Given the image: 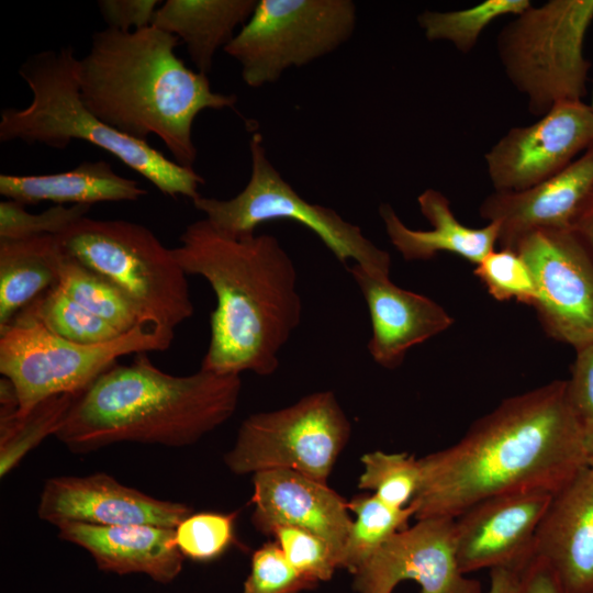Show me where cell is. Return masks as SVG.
I'll return each mask as SVG.
<instances>
[{"instance_id":"1","label":"cell","mask_w":593,"mask_h":593,"mask_svg":"<svg viewBox=\"0 0 593 593\" xmlns=\"http://www.w3.org/2000/svg\"><path fill=\"white\" fill-rule=\"evenodd\" d=\"M421 483L410 504L416 519L455 518L495 495L556 493L588 462L583 424L566 380L503 400L454 445L418 458Z\"/></svg>"},{"instance_id":"2","label":"cell","mask_w":593,"mask_h":593,"mask_svg":"<svg viewBox=\"0 0 593 593\" xmlns=\"http://www.w3.org/2000/svg\"><path fill=\"white\" fill-rule=\"evenodd\" d=\"M180 243L172 248L176 260L187 275L205 279L216 298L201 369L272 374L302 315L289 254L272 235L234 238L205 219L188 224Z\"/></svg>"},{"instance_id":"3","label":"cell","mask_w":593,"mask_h":593,"mask_svg":"<svg viewBox=\"0 0 593 593\" xmlns=\"http://www.w3.org/2000/svg\"><path fill=\"white\" fill-rule=\"evenodd\" d=\"M179 43L153 25L94 32L88 53L79 58L80 94L107 125L139 141L153 134L176 163L193 168L197 115L206 109H233L237 97L213 91L208 75L177 56Z\"/></svg>"},{"instance_id":"4","label":"cell","mask_w":593,"mask_h":593,"mask_svg":"<svg viewBox=\"0 0 593 593\" xmlns=\"http://www.w3.org/2000/svg\"><path fill=\"white\" fill-rule=\"evenodd\" d=\"M240 390L239 374L175 376L136 354L77 394L55 437L75 454L126 441L190 446L235 413Z\"/></svg>"},{"instance_id":"5","label":"cell","mask_w":593,"mask_h":593,"mask_svg":"<svg viewBox=\"0 0 593 593\" xmlns=\"http://www.w3.org/2000/svg\"><path fill=\"white\" fill-rule=\"evenodd\" d=\"M32 100L25 108L0 113V141H22L64 149L80 139L133 169L161 193L194 200L205 183L193 168L166 157L148 142L132 138L103 123L81 99L79 58L71 46L34 54L20 66Z\"/></svg>"},{"instance_id":"6","label":"cell","mask_w":593,"mask_h":593,"mask_svg":"<svg viewBox=\"0 0 593 593\" xmlns=\"http://www.w3.org/2000/svg\"><path fill=\"white\" fill-rule=\"evenodd\" d=\"M63 251L121 289L146 325L175 337L193 315L187 273L146 226L83 216L56 236Z\"/></svg>"},{"instance_id":"7","label":"cell","mask_w":593,"mask_h":593,"mask_svg":"<svg viewBox=\"0 0 593 593\" xmlns=\"http://www.w3.org/2000/svg\"><path fill=\"white\" fill-rule=\"evenodd\" d=\"M593 0H550L530 5L497 36L499 58L534 115L582 101L590 64L583 54Z\"/></svg>"},{"instance_id":"8","label":"cell","mask_w":593,"mask_h":593,"mask_svg":"<svg viewBox=\"0 0 593 593\" xmlns=\"http://www.w3.org/2000/svg\"><path fill=\"white\" fill-rule=\"evenodd\" d=\"M174 340L147 326H138L113 340L80 344L15 317L0 328V373L19 396L15 418L25 417L44 400L86 390L116 360L131 354L164 351Z\"/></svg>"},{"instance_id":"9","label":"cell","mask_w":593,"mask_h":593,"mask_svg":"<svg viewBox=\"0 0 593 593\" xmlns=\"http://www.w3.org/2000/svg\"><path fill=\"white\" fill-rule=\"evenodd\" d=\"M249 152L250 177L237 195L227 200L199 195L192 200L214 228L240 238L254 235L266 222L291 220L312 231L342 264L354 260L373 276L390 277L389 253L335 210L302 198L267 157L261 134H251Z\"/></svg>"},{"instance_id":"10","label":"cell","mask_w":593,"mask_h":593,"mask_svg":"<svg viewBox=\"0 0 593 593\" xmlns=\"http://www.w3.org/2000/svg\"><path fill=\"white\" fill-rule=\"evenodd\" d=\"M356 22L350 0H259L223 51L240 65L244 82L259 88L340 47Z\"/></svg>"},{"instance_id":"11","label":"cell","mask_w":593,"mask_h":593,"mask_svg":"<svg viewBox=\"0 0 593 593\" xmlns=\"http://www.w3.org/2000/svg\"><path fill=\"white\" fill-rule=\"evenodd\" d=\"M350 422L332 391L246 417L224 463L234 474L289 469L326 483L347 445Z\"/></svg>"},{"instance_id":"12","label":"cell","mask_w":593,"mask_h":593,"mask_svg":"<svg viewBox=\"0 0 593 593\" xmlns=\"http://www.w3.org/2000/svg\"><path fill=\"white\" fill-rule=\"evenodd\" d=\"M537 290L545 333L575 350L593 342V258L572 231L539 230L515 245Z\"/></svg>"},{"instance_id":"13","label":"cell","mask_w":593,"mask_h":593,"mask_svg":"<svg viewBox=\"0 0 593 593\" xmlns=\"http://www.w3.org/2000/svg\"><path fill=\"white\" fill-rule=\"evenodd\" d=\"M593 144V111L583 101L555 105L538 121L507 131L485 154L496 192H518L561 171Z\"/></svg>"},{"instance_id":"14","label":"cell","mask_w":593,"mask_h":593,"mask_svg":"<svg viewBox=\"0 0 593 593\" xmlns=\"http://www.w3.org/2000/svg\"><path fill=\"white\" fill-rule=\"evenodd\" d=\"M405 580L417 582L419 593H481L459 568L454 518H422L395 533L354 573V589L392 593Z\"/></svg>"},{"instance_id":"15","label":"cell","mask_w":593,"mask_h":593,"mask_svg":"<svg viewBox=\"0 0 593 593\" xmlns=\"http://www.w3.org/2000/svg\"><path fill=\"white\" fill-rule=\"evenodd\" d=\"M190 514L192 508L187 504L153 497L104 472L51 478L37 505L38 518L56 527L85 523L176 528Z\"/></svg>"},{"instance_id":"16","label":"cell","mask_w":593,"mask_h":593,"mask_svg":"<svg viewBox=\"0 0 593 593\" xmlns=\"http://www.w3.org/2000/svg\"><path fill=\"white\" fill-rule=\"evenodd\" d=\"M552 496L545 490L495 495L455 517L460 570L466 574L530 559L537 528Z\"/></svg>"},{"instance_id":"17","label":"cell","mask_w":593,"mask_h":593,"mask_svg":"<svg viewBox=\"0 0 593 593\" xmlns=\"http://www.w3.org/2000/svg\"><path fill=\"white\" fill-rule=\"evenodd\" d=\"M592 197L593 144L561 171L532 188L494 191L480 205V215L497 224L501 248L513 249L535 231H572Z\"/></svg>"},{"instance_id":"18","label":"cell","mask_w":593,"mask_h":593,"mask_svg":"<svg viewBox=\"0 0 593 593\" xmlns=\"http://www.w3.org/2000/svg\"><path fill=\"white\" fill-rule=\"evenodd\" d=\"M253 486L251 522L258 530L269 535L277 526H293L310 532L328 544L337 563L353 525L348 501L327 483L289 469L256 472Z\"/></svg>"},{"instance_id":"19","label":"cell","mask_w":593,"mask_h":593,"mask_svg":"<svg viewBox=\"0 0 593 593\" xmlns=\"http://www.w3.org/2000/svg\"><path fill=\"white\" fill-rule=\"evenodd\" d=\"M348 271L369 310L368 350L379 366L400 367L412 347L452 325L454 318L428 296L400 288L390 277L373 276L356 264Z\"/></svg>"},{"instance_id":"20","label":"cell","mask_w":593,"mask_h":593,"mask_svg":"<svg viewBox=\"0 0 593 593\" xmlns=\"http://www.w3.org/2000/svg\"><path fill=\"white\" fill-rule=\"evenodd\" d=\"M534 550L568 593H593V465L553 494L537 528Z\"/></svg>"},{"instance_id":"21","label":"cell","mask_w":593,"mask_h":593,"mask_svg":"<svg viewBox=\"0 0 593 593\" xmlns=\"http://www.w3.org/2000/svg\"><path fill=\"white\" fill-rule=\"evenodd\" d=\"M57 528L60 539L88 551L102 571L142 573L159 583H169L182 570L184 557L176 545L175 528L85 523H66Z\"/></svg>"},{"instance_id":"22","label":"cell","mask_w":593,"mask_h":593,"mask_svg":"<svg viewBox=\"0 0 593 593\" xmlns=\"http://www.w3.org/2000/svg\"><path fill=\"white\" fill-rule=\"evenodd\" d=\"M417 203L432 225L430 230L410 228L388 203L379 208L387 235L404 260L425 261L439 253H449L475 266L494 250L499 239L496 223L489 222L483 227L462 224L454 214L447 197L432 188L417 197Z\"/></svg>"},{"instance_id":"23","label":"cell","mask_w":593,"mask_h":593,"mask_svg":"<svg viewBox=\"0 0 593 593\" xmlns=\"http://www.w3.org/2000/svg\"><path fill=\"white\" fill-rule=\"evenodd\" d=\"M0 194L24 205L48 201L91 206L99 202L136 201L147 191L138 181L118 175L108 161L88 160L56 174H1Z\"/></svg>"},{"instance_id":"24","label":"cell","mask_w":593,"mask_h":593,"mask_svg":"<svg viewBox=\"0 0 593 593\" xmlns=\"http://www.w3.org/2000/svg\"><path fill=\"white\" fill-rule=\"evenodd\" d=\"M257 0H167L152 25L177 36L199 72L208 75L219 48L251 16Z\"/></svg>"},{"instance_id":"25","label":"cell","mask_w":593,"mask_h":593,"mask_svg":"<svg viewBox=\"0 0 593 593\" xmlns=\"http://www.w3.org/2000/svg\"><path fill=\"white\" fill-rule=\"evenodd\" d=\"M63 254L56 236L0 239V328L57 283Z\"/></svg>"},{"instance_id":"26","label":"cell","mask_w":593,"mask_h":593,"mask_svg":"<svg viewBox=\"0 0 593 593\" xmlns=\"http://www.w3.org/2000/svg\"><path fill=\"white\" fill-rule=\"evenodd\" d=\"M56 284L75 302L121 334L147 326L138 307L121 289L65 253Z\"/></svg>"},{"instance_id":"27","label":"cell","mask_w":593,"mask_h":593,"mask_svg":"<svg viewBox=\"0 0 593 593\" xmlns=\"http://www.w3.org/2000/svg\"><path fill=\"white\" fill-rule=\"evenodd\" d=\"M356 518L339 553L337 567L355 573L395 533L414 517L412 506L394 507L373 494H359L348 501Z\"/></svg>"},{"instance_id":"28","label":"cell","mask_w":593,"mask_h":593,"mask_svg":"<svg viewBox=\"0 0 593 593\" xmlns=\"http://www.w3.org/2000/svg\"><path fill=\"white\" fill-rule=\"evenodd\" d=\"M530 5L529 0H485L461 10L423 11L417 23L428 41L449 42L461 53H468L494 20L508 14L516 16Z\"/></svg>"},{"instance_id":"29","label":"cell","mask_w":593,"mask_h":593,"mask_svg":"<svg viewBox=\"0 0 593 593\" xmlns=\"http://www.w3.org/2000/svg\"><path fill=\"white\" fill-rule=\"evenodd\" d=\"M15 317L35 321L55 335L80 344L105 343L122 335L75 302L57 284Z\"/></svg>"},{"instance_id":"30","label":"cell","mask_w":593,"mask_h":593,"mask_svg":"<svg viewBox=\"0 0 593 593\" xmlns=\"http://www.w3.org/2000/svg\"><path fill=\"white\" fill-rule=\"evenodd\" d=\"M78 394V393H77ZM77 394L48 398L25 417L0 424V475H7L48 435L55 436Z\"/></svg>"},{"instance_id":"31","label":"cell","mask_w":593,"mask_h":593,"mask_svg":"<svg viewBox=\"0 0 593 593\" xmlns=\"http://www.w3.org/2000/svg\"><path fill=\"white\" fill-rule=\"evenodd\" d=\"M358 488L394 507H407L421 483L418 458L406 452L372 451L362 455Z\"/></svg>"},{"instance_id":"32","label":"cell","mask_w":593,"mask_h":593,"mask_svg":"<svg viewBox=\"0 0 593 593\" xmlns=\"http://www.w3.org/2000/svg\"><path fill=\"white\" fill-rule=\"evenodd\" d=\"M473 273L497 301L515 300L533 307L537 302L532 271L516 250H492L475 265Z\"/></svg>"},{"instance_id":"33","label":"cell","mask_w":593,"mask_h":593,"mask_svg":"<svg viewBox=\"0 0 593 593\" xmlns=\"http://www.w3.org/2000/svg\"><path fill=\"white\" fill-rule=\"evenodd\" d=\"M89 205L56 204L41 213H30L25 205L12 200L0 202V239H24L58 236L72 223L87 216Z\"/></svg>"},{"instance_id":"34","label":"cell","mask_w":593,"mask_h":593,"mask_svg":"<svg viewBox=\"0 0 593 593\" xmlns=\"http://www.w3.org/2000/svg\"><path fill=\"white\" fill-rule=\"evenodd\" d=\"M236 514H190L175 528V541L182 553L194 561L221 556L234 541Z\"/></svg>"},{"instance_id":"35","label":"cell","mask_w":593,"mask_h":593,"mask_svg":"<svg viewBox=\"0 0 593 593\" xmlns=\"http://www.w3.org/2000/svg\"><path fill=\"white\" fill-rule=\"evenodd\" d=\"M289 563L303 577L328 581L337 569L332 548L321 537L293 526H277L269 533Z\"/></svg>"},{"instance_id":"36","label":"cell","mask_w":593,"mask_h":593,"mask_svg":"<svg viewBox=\"0 0 593 593\" xmlns=\"http://www.w3.org/2000/svg\"><path fill=\"white\" fill-rule=\"evenodd\" d=\"M316 584L289 563L276 541H269L254 552L243 593H299Z\"/></svg>"},{"instance_id":"37","label":"cell","mask_w":593,"mask_h":593,"mask_svg":"<svg viewBox=\"0 0 593 593\" xmlns=\"http://www.w3.org/2000/svg\"><path fill=\"white\" fill-rule=\"evenodd\" d=\"M575 351L566 391L570 406L584 425L593 421V342Z\"/></svg>"},{"instance_id":"38","label":"cell","mask_w":593,"mask_h":593,"mask_svg":"<svg viewBox=\"0 0 593 593\" xmlns=\"http://www.w3.org/2000/svg\"><path fill=\"white\" fill-rule=\"evenodd\" d=\"M159 0H99L98 8L107 27L132 32L152 25Z\"/></svg>"},{"instance_id":"39","label":"cell","mask_w":593,"mask_h":593,"mask_svg":"<svg viewBox=\"0 0 593 593\" xmlns=\"http://www.w3.org/2000/svg\"><path fill=\"white\" fill-rule=\"evenodd\" d=\"M523 593L568 592L550 566L535 553L525 570Z\"/></svg>"},{"instance_id":"40","label":"cell","mask_w":593,"mask_h":593,"mask_svg":"<svg viewBox=\"0 0 593 593\" xmlns=\"http://www.w3.org/2000/svg\"><path fill=\"white\" fill-rule=\"evenodd\" d=\"M532 558L524 562L490 569L488 593H523L524 574Z\"/></svg>"},{"instance_id":"41","label":"cell","mask_w":593,"mask_h":593,"mask_svg":"<svg viewBox=\"0 0 593 593\" xmlns=\"http://www.w3.org/2000/svg\"><path fill=\"white\" fill-rule=\"evenodd\" d=\"M572 232L593 258V197L574 224Z\"/></svg>"},{"instance_id":"42","label":"cell","mask_w":593,"mask_h":593,"mask_svg":"<svg viewBox=\"0 0 593 593\" xmlns=\"http://www.w3.org/2000/svg\"><path fill=\"white\" fill-rule=\"evenodd\" d=\"M583 441L588 462L593 465V421L583 425Z\"/></svg>"},{"instance_id":"43","label":"cell","mask_w":593,"mask_h":593,"mask_svg":"<svg viewBox=\"0 0 593 593\" xmlns=\"http://www.w3.org/2000/svg\"><path fill=\"white\" fill-rule=\"evenodd\" d=\"M590 107H591V109L593 111V94H592V102H591Z\"/></svg>"}]
</instances>
